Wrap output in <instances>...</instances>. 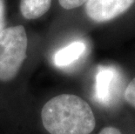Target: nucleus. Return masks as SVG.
<instances>
[{
    "mask_svg": "<svg viewBox=\"0 0 135 134\" xmlns=\"http://www.w3.org/2000/svg\"><path fill=\"white\" fill-rule=\"evenodd\" d=\"M43 126L50 134H90L96 127L91 105L74 94H60L42 108Z\"/></svg>",
    "mask_w": 135,
    "mask_h": 134,
    "instance_id": "1",
    "label": "nucleus"
},
{
    "mask_svg": "<svg viewBox=\"0 0 135 134\" xmlns=\"http://www.w3.org/2000/svg\"><path fill=\"white\" fill-rule=\"evenodd\" d=\"M27 47V34L23 25L5 28L0 33V81L15 78L26 58Z\"/></svg>",
    "mask_w": 135,
    "mask_h": 134,
    "instance_id": "2",
    "label": "nucleus"
},
{
    "mask_svg": "<svg viewBox=\"0 0 135 134\" xmlns=\"http://www.w3.org/2000/svg\"><path fill=\"white\" fill-rule=\"evenodd\" d=\"M134 3L135 0H87L85 12L93 21L105 23L121 16Z\"/></svg>",
    "mask_w": 135,
    "mask_h": 134,
    "instance_id": "3",
    "label": "nucleus"
},
{
    "mask_svg": "<svg viewBox=\"0 0 135 134\" xmlns=\"http://www.w3.org/2000/svg\"><path fill=\"white\" fill-rule=\"evenodd\" d=\"M85 44L82 41H75L58 51L53 57L54 64L58 67H65L78 60L85 51Z\"/></svg>",
    "mask_w": 135,
    "mask_h": 134,
    "instance_id": "4",
    "label": "nucleus"
},
{
    "mask_svg": "<svg viewBox=\"0 0 135 134\" xmlns=\"http://www.w3.org/2000/svg\"><path fill=\"white\" fill-rule=\"evenodd\" d=\"M51 0H21L20 11L26 19H37L49 11Z\"/></svg>",
    "mask_w": 135,
    "mask_h": 134,
    "instance_id": "5",
    "label": "nucleus"
},
{
    "mask_svg": "<svg viewBox=\"0 0 135 134\" xmlns=\"http://www.w3.org/2000/svg\"><path fill=\"white\" fill-rule=\"evenodd\" d=\"M126 102L135 109V77L129 82L124 93Z\"/></svg>",
    "mask_w": 135,
    "mask_h": 134,
    "instance_id": "6",
    "label": "nucleus"
},
{
    "mask_svg": "<svg viewBox=\"0 0 135 134\" xmlns=\"http://www.w3.org/2000/svg\"><path fill=\"white\" fill-rule=\"evenodd\" d=\"M59 4L65 10H73L81 6L87 2V0H59Z\"/></svg>",
    "mask_w": 135,
    "mask_h": 134,
    "instance_id": "7",
    "label": "nucleus"
},
{
    "mask_svg": "<svg viewBox=\"0 0 135 134\" xmlns=\"http://www.w3.org/2000/svg\"><path fill=\"white\" fill-rule=\"evenodd\" d=\"M5 29V7L4 0H0V33Z\"/></svg>",
    "mask_w": 135,
    "mask_h": 134,
    "instance_id": "8",
    "label": "nucleus"
},
{
    "mask_svg": "<svg viewBox=\"0 0 135 134\" xmlns=\"http://www.w3.org/2000/svg\"><path fill=\"white\" fill-rule=\"evenodd\" d=\"M99 134H122L121 131L115 126H106L99 132Z\"/></svg>",
    "mask_w": 135,
    "mask_h": 134,
    "instance_id": "9",
    "label": "nucleus"
}]
</instances>
